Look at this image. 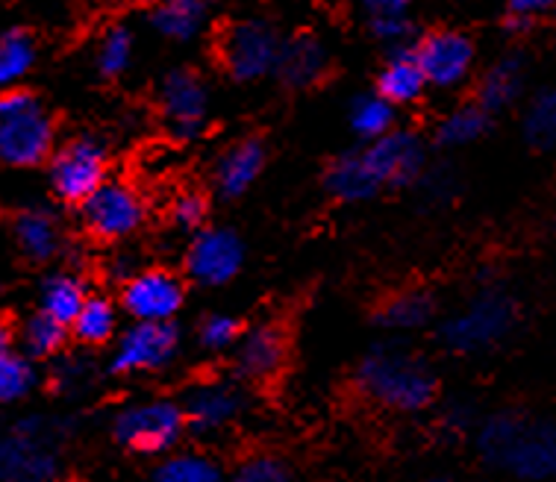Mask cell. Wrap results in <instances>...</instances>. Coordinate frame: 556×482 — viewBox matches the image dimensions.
<instances>
[{"label": "cell", "instance_id": "1", "mask_svg": "<svg viewBox=\"0 0 556 482\" xmlns=\"http://www.w3.org/2000/svg\"><path fill=\"white\" fill-rule=\"evenodd\" d=\"M425 168V148L413 132L392 130L344 153L327 172V191L344 203L371 201L383 186H406Z\"/></svg>", "mask_w": 556, "mask_h": 482}, {"label": "cell", "instance_id": "2", "mask_svg": "<svg viewBox=\"0 0 556 482\" xmlns=\"http://www.w3.org/2000/svg\"><path fill=\"white\" fill-rule=\"evenodd\" d=\"M477 451L485 465L516 480L556 477V423L525 413H497L477 430Z\"/></svg>", "mask_w": 556, "mask_h": 482}, {"label": "cell", "instance_id": "3", "mask_svg": "<svg viewBox=\"0 0 556 482\" xmlns=\"http://www.w3.org/2000/svg\"><path fill=\"white\" fill-rule=\"evenodd\" d=\"M356 392L389 413H425L435 401L439 380L418 353L401 344H377L368 351L354 373Z\"/></svg>", "mask_w": 556, "mask_h": 482}, {"label": "cell", "instance_id": "4", "mask_svg": "<svg viewBox=\"0 0 556 482\" xmlns=\"http://www.w3.org/2000/svg\"><path fill=\"white\" fill-rule=\"evenodd\" d=\"M53 151V120L33 91H0V162L30 168Z\"/></svg>", "mask_w": 556, "mask_h": 482}, {"label": "cell", "instance_id": "5", "mask_svg": "<svg viewBox=\"0 0 556 482\" xmlns=\"http://www.w3.org/2000/svg\"><path fill=\"white\" fill-rule=\"evenodd\" d=\"M516 321L518 306L513 294H506L497 286H489L447 318L442 327V342L454 353H483L504 342Z\"/></svg>", "mask_w": 556, "mask_h": 482}, {"label": "cell", "instance_id": "6", "mask_svg": "<svg viewBox=\"0 0 556 482\" xmlns=\"http://www.w3.org/2000/svg\"><path fill=\"white\" fill-rule=\"evenodd\" d=\"M186 413L182 403L174 401H139L124 406L112 421V435L124 451L139 456H165L180 444L186 432Z\"/></svg>", "mask_w": 556, "mask_h": 482}, {"label": "cell", "instance_id": "7", "mask_svg": "<svg viewBox=\"0 0 556 482\" xmlns=\"http://www.w3.org/2000/svg\"><path fill=\"white\" fill-rule=\"evenodd\" d=\"M283 41L263 18H242L222 36V62L230 77L242 83L260 80L277 68Z\"/></svg>", "mask_w": 556, "mask_h": 482}, {"label": "cell", "instance_id": "8", "mask_svg": "<svg viewBox=\"0 0 556 482\" xmlns=\"http://www.w3.org/2000/svg\"><path fill=\"white\" fill-rule=\"evenodd\" d=\"M106 182V148L91 136L65 141L51 156V186L65 203H83Z\"/></svg>", "mask_w": 556, "mask_h": 482}, {"label": "cell", "instance_id": "9", "mask_svg": "<svg viewBox=\"0 0 556 482\" xmlns=\"http://www.w3.org/2000/svg\"><path fill=\"white\" fill-rule=\"evenodd\" d=\"M80 206L86 230L103 241L127 239L144 221V201L127 182H103Z\"/></svg>", "mask_w": 556, "mask_h": 482}, {"label": "cell", "instance_id": "10", "mask_svg": "<svg viewBox=\"0 0 556 482\" xmlns=\"http://www.w3.org/2000/svg\"><path fill=\"white\" fill-rule=\"evenodd\" d=\"M180 347V332L172 321H136L115 344L112 373L160 371Z\"/></svg>", "mask_w": 556, "mask_h": 482}, {"label": "cell", "instance_id": "11", "mask_svg": "<svg viewBox=\"0 0 556 482\" xmlns=\"http://www.w3.org/2000/svg\"><path fill=\"white\" fill-rule=\"evenodd\" d=\"M244 244L233 230L210 227L194 236L186 253V271L201 286H224L242 271Z\"/></svg>", "mask_w": 556, "mask_h": 482}, {"label": "cell", "instance_id": "12", "mask_svg": "<svg viewBox=\"0 0 556 482\" xmlns=\"http://www.w3.org/2000/svg\"><path fill=\"white\" fill-rule=\"evenodd\" d=\"M415 56L421 62L427 83L439 86V89H454L459 83H466L475 68V45L468 36L456 30H439L425 36L415 48Z\"/></svg>", "mask_w": 556, "mask_h": 482}, {"label": "cell", "instance_id": "13", "mask_svg": "<svg viewBox=\"0 0 556 482\" xmlns=\"http://www.w3.org/2000/svg\"><path fill=\"white\" fill-rule=\"evenodd\" d=\"M182 297V282L162 268L132 274L122 289V306L136 321H172L180 312Z\"/></svg>", "mask_w": 556, "mask_h": 482}, {"label": "cell", "instance_id": "14", "mask_svg": "<svg viewBox=\"0 0 556 482\" xmlns=\"http://www.w3.org/2000/svg\"><path fill=\"white\" fill-rule=\"evenodd\" d=\"M160 101L165 118L172 124V130L180 139H192L198 136L206 120V103H210V91L203 86V80L192 71H172L162 80Z\"/></svg>", "mask_w": 556, "mask_h": 482}, {"label": "cell", "instance_id": "15", "mask_svg": "<svg viewBox=\"0 0 556 482\" xmlns=\"http://www.w3.org/2000/svg\"><path fill=\"white\" fill-rule=\"evenodd\" d=\"M286 332L277 324H256L236 344V373L248 382H268L283 371Z\"/></svg>", "mask_w": 556, "mask_h": 482}, {"label": "cell", "instance_id": "16", "mask_svg": "<svg viewBox=\"0 0 556 482\" xmlns=\"http://www.w3.org/2000/svg\"><path fill=\"white\" fill-rule=\"evenodd\" d=\"M182 413L189 430L218 432L244 413V394L230 382H201L189 392Z\"/></svg>", "mask_w": 556, "mask_h": 482}, {"label": "cell", "instance_id": "17", "mask_svg": "<svg viewBox=\"0 0 556 482\" xmlns=\"http://www.w3.org/2000/svg\"><path fill=\"white\" fill-rule=\"evenodd\" d=\"M265 148L260 139L236 141L233 148L222 153V160L215 165V189L222 198H239L251 189L256 177L263 174Z\"/></svg>", "mask_w": 556, "mask_h": 482}, {"label": "cell", "instance_id": "18", "mask_svg": "<svg viewBox=\"0 0 556 482\" xmlns=\"http://www.w3.org/2000/svg\"><path fill=\"white\" fill-rule=\"evenodd\" d=\"M277 74L286 86L292 89H306L324 77L327 71V51L321 48V41L313 36H298V39L286 41L280 60H277Z\"/></svg>", "mask_w": 556, "mask_h": 482}, {"label": "cell", "instance_id": "19", "mask_svg": "<svg viewBox=\"0 0 556 482\" xmlns=\"http://www.w3.org/2000/svg\"><path fill=\"white\" fill-rule=\"evenodd\" d=\"M210 0H160L151 10L153 30L165 39L189 41L203 30Z\"/></svg>", "mask_w": 556, "mask_h": 482}, {"label": "cell", "instance_id": "20", "mask_svg": "<svg viewBox=\"0 0 556 482\" xmlns=\"http://www.w3.org/2000/svg\"><path fill=\"white\" fill-rule=\"evenodd\" d=\"M521 89H525V62L521 56H504L483 74L477 101L485 112H501L509 103H516Z\"/></svg>", "mask_w": 556, "mask_h": 482}, {"label": "cell", "instance_id": "21", "mask_svg": "<svg viewBox=\"0 0 556 482\" xmlns=\"http://www.w3.org/2000/svg\"><path fill=\"white\" fill-rule=\"evenodd\" d=\"M425 86L427 77L415 51H397L392 60L386 62L383 71H380V80H377V91L392 103H413L415 98H421Z\"/></svg>", "mask_w": 556, "mask_h": 482}, {"label": "cell", "instance_id": "22", "mask_svg": "<svg viewBox=\"0 0 556 482\" xmlns=\"http://www.w3.org/2000/svg\"><path fill=\"white\" fill-rule=\"evenodd\" d=\"M15 239H18L21 251L27 253L33 262L51 259L53 253L60 251V224L48 210L33 206L15 218Z\"/></svg>", "mask_w": 556, "mask_h": 482}, {"label": "cell", "instance_id": "23", "mask_svg": "<svg viewBox=\"0 0 556 482\" xmlns=\"http://www.w3.org/2000/svg\"><path fill=\"white\" fill-rule=\"evenodd\" d=\"M433 312L435 303L425 289H406V292L392 294V297L377 309V324H380L383 330L409 332L430 324Z\"/></svg>", "mask_w": 556, "mask_h": 482}, {"label": "cell", "instance_id": "24", "mask_svg": "<svg viewBox=\"0 0 556 482\" xmlns=\"http://www.w3.org/2000/svg\"><path fill=\"white\" fill-rule=\"evenodd\" d=\"M148 482H227V473L213 456L198 451L165 453Z\"/></svg>", "mask_w": 556, "mask_h": 482}, {"label": "cell", "instance_id": "25", "mask_svg": "<svg viewBox=\"0 0 556 482\" xmlns=\"http://www.w3.org/2000/svg\"><path fill=\"white\" fill-rule=\"evenodd\" d=\"M86 297L89 294H86V286H83L80 277H74V274H53L41 286V312L65 324V327H72Z\"/></svg>", "mask_w": 556, "mask_h": 482}, {"label": "cell", "instance_id": "26", "mask_svg": "<svg viewBox=\"0 0 556 482\" xmlns=\"http://www.w3.org/2000/svg\"><path fill=\"white\" fill-rule=\"evenodd\" d=\"M36 65V41L24 30L0 33V91L21 89Z\"/></svg>", "mask_w": 556, "mask_h": 482}, {"label": "cell", "instance_id": "27", "mask_svg": "<svg viewBox=\"0 0 556 482\" xmlns=\"http://www.w3.org/2000/svg\"><path fill=\"white\" fill-rule=\"evenodd\" d=\"M392 124H395V103L386 101L380 91L359 94L351 106V127L363 139H380L386 132H392Z\"/></svg>", "mask_w": 556, "mask_h": 482}, {"label": "cell", "instance_id": "28", "mask_svg": "<svg viewBox=\"0 0 556 482\" xmlns=\"http://www.w3.org/2000/svg\"><path fill=\"white\" fill-rule=\"evenodd\" d=\"M118 318H115V306L106 297L91 294L83 303V309L77 312L72 330L83 344H106L115 335Z\"/></svg>", "mask_w": 556, "mask_h": 482}, {"label": "cell", "instance_id": "29", "mask_svg": "<svg viewBox=\"0 0 556 482\" xmlns=\"http://www.w3.org/2000/svg\"><path fill=\"white\" fill-rule=\"evenodd\" d=\"M21 339H24V347H27L30 356L45 359V356H53V353H60L65 347V342H68V327L39 309L30 321L24 324Z\"/></svg>", "mask_w": 556, "mask_h": 482}, {"label": "cell", "instance_id": "30", "mask_svg": "<svg viewBox=\"0 0 556 482\" xmlns=\"http://www.w3.org/2000/svg\"><path fill=\"white\" fill-rule=\"evenodd\" d=\"M489 127V112L477 103V106H459L447 115L442 124H439V141L447 144V148H459V144H468V141H477Z\"/></svg>", "mask_w": 556, "mask_h": 482}, {"label": "cell", "instance_id": "31", "mask_svg": "<svg viewBox=\"0 0 556 482\" xmlns=\"http://www.w3.org/2000/svg\"><path fill=\"white\" fill-rule=\"evenodd\" d=\"M525 132L536 148H556V89L539 91L527 106Z\"/></svg>", "mask_w": 556, "mask_h": 482}, {"label": "cell", "instance_id": "32", "mask_svg": "<svg viewBox=\"0 0 556 482\" xmlns=\"http://www.w3.org/2000/svg\"><path fill=\"white\" fill-rule=\"evenodd\" d=\"M363 7L368 12V24H371L377 39H404L406 30H409V24H406V7H409V0H363Z\"/></svg>", "mask_w": 556, "mask_h": 482}, {"label": "cell", "instance_id": "33", "mask_svg": "<svg viewBox=\"0 0 556 482\" xmlns=\"http://www.w3.org/2000/svg\"><path fill=\"white\" fill-rule=\"evenodd\" d=\"M98 71L103 77H118L127 71L132 60V33L122 24H115L103 33V39L98 41Z\"/></svg>", "mask_w": 556, "mask_h": 482}, {"label": "cell", "instance_id": "34", "mask_svg": "<svg viewBox=\"0 0 556 482\" xmlns=\"http://www.w3.org/2000/svg\"><path fill=\"white\" fill-rule=\"evenodd\" d=\"M227 482H298L286 459L274 453H253L236 465Z\"/></svg>", "mask_w": 556, "mask_h": 482}, {"label": "cell", "instance_id": "35", "mask_svg": "<svg viewBox=\"0 0 556 482\" xmlns=\"http://www.w3.org/2000/svg\"><path fill=\"white\" fill-rule=\"evenodd\" d=\"M36 385V371L27 359L12 351L0 353V403L21 401Z\"/></svg>", "mask_w": 556, "mask_h": 482}, {"label": "cell", "instance_id": "36", "mask_svg": "<svg viewBox=\"0 0 556 482\" xmlns=\"http://www.w3.org/2000/svg\"><path fill=\"white\" fill-rule=\"evenodd\" d=\"M242 339V324L233 315H224V312H215V315H206L198 327V342L206 347V351H230Z\"/></svg>", "mask_w": 556, "mask_h": 482}, {"label": "cell", "instance_id": "37", "mask_svg": "<svg viewBox=\"0 0 556 482\" xmlns=\"http://www.w3.org/2000/svg\"><path fill=\"white\" fill-rule=\"evenodd\" d=\"M172 221L180 230H198L206 221V201L198 191H182L180 198L172 203Z\"/></svg>", "mask_w": 556, "mask_h": 482}, {"label": "cell", "instance_id": "38", "mask_svg": "<svg viewBox=\"0 0 556 482\" xmlns=\"http://www.w3.org/2000/svg\"><path fill=\"white\" fill-rule=\"evenodd\" d=\"M556 7V0H509V15L506 27L509 30H527L539 15H545Z\"/></svg>", "mask_w": 556, "mask_h": 482}, {"label": "cell", "instance_id": "39", "mask_svg": "<svg viewBox=\"0 0 556 482\" xmlns=\"http://www.w3.org/2000/svg\"><path fill=\"white\" fill-rule=\"evenodd\" d=\"M12 344V324L7 318H0V353L10 351Z\"/></svg>", "mask_w": 556, "mask_h": 482}, {"label": "cell", "instance_id": "40", "mask_svg": "<svg viewBox=\"0 0 556 482\" xmlns=\"http://www.w3.org/2000/svg\"><path fill=\"white\" fill-rule=\"evenodd\" d=\"M430 482H451V480H447V477H433Z\"/></svg>", "mask_w": 556, "mask_h": 482}]
</instances>
